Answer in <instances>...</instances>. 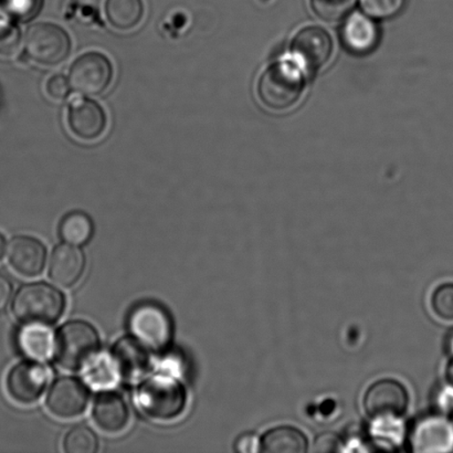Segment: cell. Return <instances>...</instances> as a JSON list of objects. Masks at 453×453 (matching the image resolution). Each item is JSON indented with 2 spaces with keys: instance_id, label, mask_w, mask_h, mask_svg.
Here are the masks:
<instances>
[{
  "instance_id": "8fae6325",
  "label": "cell",
  "mask_w": 453,
  "mask_h": 453,
  "mask_svg": "<svg viewBox=\"0 0 453 453\" xmlns=\"http://www.w3.org/2000/svg\"><path fill=\"white\" fill-rule=\"evenodd\" d=\"M291 50L302 68L314 73L330 60L333 44L330 35L317 26L306 27L293 39Z\"/></svg>"
},
{
  "instance_id": "9c48e42d",
  "label": "cell",
  "mask_w": 453,
  "mask_h": 453,
  "mask_svg": "<svg viewBox=\"0 0 453 453\" xmlns=\"http://www.w3.org/2000/svg\"><path fill=\"white\" fill-rule=\"evenodd\" d=\"M50 374L42 364L26 361L16 364L6 377L9 396L20 405H33L48 388Z\"/></svg>"
},
{
  "instance_id": "5b68a950",
  "label": "cell",
  "mask_w": 453,
  "mask_h": 453,
  "mask_svg": "<svg viewBox=\"0 0 453 453\" xmlns=\"http://www.w3.org/2000/svg\"><path fill=\"white\" fill-rule=\"evenodd\" d=\"M132 335L149 349L163 350L170 346L174 327L163 306L153 302L136 305L128 317Z\"/></svg>"
},
{
  "instance_id": "ffe728a7",
  "label": "cell",
  "mask_w": 453,
  "mask_h": 453,
  "mask_svg": "<svg viewBox=\"0 0 453 453\" xmlns=\"http://www.w3.org/2000/svg\"><path fill=\"white\" fill-rule=\"evenodd\" d=\"M106 19L119 30H131L140 24L144 16L142 0H106Z\"/></svg>"
},
{
  "instance_id": "603a6c76",
  "label": "cell",
  "mask_w": 453,
  "mask_h": 453,
  "mask_svg": "<svg viewBox=\"0 0 453 453\" xmlns=\"http://www.w3.org/2000/svg\"><path fill=\"white\" fill-rule=\"evenodd\" d=\"M84 370H86V380L88 385L95 388H112L119 379L111 357H96Z\"/></svg>"
},
{
  "instance_id": "e0dca14e",
  "label": "cell",
  "mask_w": 453,
  "mask_h": 453,
  "mask_svg": "<svg viewBox=\"0 0 453 453\" xmlns=\"http://www.w3.org/2000/svg\"><path fill=\"white\" fill-rule=\"evenodd\" d=\"M341 35L344 46L357 55L371 52L380 40L375 22L361 12H354L346 19Z\"/></svg>"
},
{
  "instance_id": "d4e9b609",
  "label": "cell",
  "mask_w": 453,
  "mask_h": 453,
  "mask_svg": "<svg viewBox=\"0 0 453 453\" xmlns=\"http://www.w3.org/2000/svg\"><path fill=\"white\" fill-rule=\"evenodd\" d=\"M43 4L44 0H0V8L12 19L26 22L39 15Z\"/></svg>"
},
{
  "instance_id": "277c9868",
  "label": "cell",
  "mask_w": 453,
  "mask_h": 453,
  "mask_svg": "<svg viewBox=\"0 0 453 453\" xmlns=\"http://www.w3.org/2000/svg\"><path fill=\"white\" fill-rule=\"evenodd\" d=\"M303 77L296 65L278 62L261 75L257 96L265 108L280 112L296 104L303 92Z\"/></svg>"
},
{
  "instance_id": "cb8c5ba5",
  "label": "cell",
  "mask_w": 453,
  "mask_h": 453,
  "mask_svg": "<svg viewBox=\"0 0 453 453\" xmlns=\"http://www.w3.org/2000/svg\"><path fill=\"white\" fill-rule=\"evenodd\" d=\"M99 449L96 434L87 426H75L65 434L64 451L66 453H96Z\"/></svg>"
},
{
  "instance_id": "30bf717a",
  "label": "cell",
  "mask_w": 453,
  "mask_h": 453,
  "mask_svg": "<svg viewBox=\"0 0 453 453\" xmlns=\"http://www.w3.org/2000/svg\"><path fill=\"white\" fill-rule=\"evenodd\" d=\"M90 401L87 386L73 377L57 380L49 390L46 405L60 419H73L86 411Z\"/></svg>"
},
{
  "instance_id": "52a82bcc",
  "label": "cell",
  "mask_w": 453,
  "mask_h": 453,
  "mask_svg": "<svg viewBox=\"0 0 453 453\" xmlns=\"http://www.w3.org/2000/svg\"><path fill=\"white\" fill-rule=\"evenodd\" d=\"M113 79V66L108 57L100 52H87L71 65L69 82L73 90L83 96L102 95Z\"/></svg>"
},
{
  "instance_id": "6da1fadb",
  "label": "cell",
  "mask_w": 453,
  "mask_h": 453,
  "mask_svg": "<svg viewBox=\"0 0 453 453\" xmlns=\"http://www.w3.org/2000/svg\"><path fill=\"white\" fill-rule=\"evenodd\" d=\"M136 401L146 417L165 423L184 414L188 406V393L184 385L174 377L157 375L140 385Z\"/></svg>"
},
{
  "instance_id": "d6a6232c",
  "label": "cell",
  "mask_w": 453,
  "mask_h": 453,
  "mask_svg": "<svg viewBox=\"0 0 453 453\" xmlns=\"http://www.w3.org/2000/svg\"><path fill=\"white\" fill-rule=\"evenodd\" d=\"M12 296V283L6 275L0 273V313L6 310Z\"/></svg>"
},
{
  "instance_id": "ac0fdd59",
  "label": "cell",
  "mask_w": 453,
  "mask_h": 453,
  "mask_svg": "<svg viewBox=\"0 0 453 453\" xmlns=\"http://www.w3.org/2000/svg\"><path fill=\"white\" fill-rule=\"evenodd\" d=\"M415 451H448L453 446V427L449 421L434 417L425 420L414 434Z\"/></svg>"
},
{
  "instance_id": "7a4b0ae2",
  "label": "cell",
  "mask_w": 453,
  "mask_h": 453,
  "mask_svg": "<svg viewBox=\"0 0 453 453\" xmlns=\"http://www.w3.org/2000/svg\"><path fill=\"white\" fill-rule=\"evenodd\" d=\"M100 336L90 323L74 319L64 324L55 339L56 361L66 371H81L96 357Z\"/></svg>"
},
{
  "instance_id": "9a60e30c",
  "label": "cell",
  "mask_w": 453,
  "mask_h": 453,
  "mask_svg": "<svg viewBox=\"0 0 453 453\" xmlns=\"http://www.w3.org/2000/svg\"><path fill=\"white\" fill-rule=\"evenodd\" d=\"M86 257L73 244H60L53 250L49 264V277L58 286L71 288L82 278Z\"/></svg>"
},
{
  "instance_id": "7c38bea8",
  "label": "cell",
  "mask_w": 453,
  "mask_h": 453,
  "mask_svg": "<svg viewBox=\"0 0 453 453\" xmlns=\"http://www.w3.org/2000/svg\"><path fill=\"white\" fill-rule=\"evenodd\" d=\"M111 358L119 372V379L137 380L142 379L150 367L149 349L134 336L121 337L113 345Z\"/></svg>"
},
{
  "instance_id": "f1b7e54d",
  "label": "cell",
  "mask_w": 453,
  "mask_h": 453,
  "mask_svg": "<svg viewBox=\"0 0 453 453\" xmlns=\"http://www.w3.org/2000/svg\"><path fill=\"white\" fill-rule=\"evenodd\" d=\"M406 0H361L363 11L377 19H386L401 12Z\"/></svg>"
},
{
  "instance_id": "2e32d148",
  "label": "cell",
  "mask_w": 453,
  "mask_h": 453,
  "mask_svg": "<svg viewBox=\"0 0 453 453\" xmlns=\"http://www.w3.org/2000/svg\"><path fill=\"white\" fill-rule=\"evenodd\" d=\"M92 417L97 427L104 432L119 434L130 423V410L119 394L104 393L97 396L93 405Z\"/></svg>"
},
{
  "instance_id": "f546056e",
  "label": "cell",
  "mask_w": 453,
  "mask_h": 453,
  "mask_svg": "<svg viewBox=\"0 0 453 453\" xmlns=\"http://www.w3.org/2000/svg\"><path fill=\"white\" fill-rule=\"evenodd\" d=\"M70 87L69 80L65 75H53L46 84L47 95L53 100H65L69 96Z\"/></svg>"
},
{
  "instance_id": "7402d4cb",
  "label": "cell",
  "mask_w": 453,
  "mask_h": 453,
  "mask_svg": "<svg viewBox=\"0 0 453 453\" xmlns=\"http://www.w3.org/2000/svg\"><path fill=\"white\" fill-rule=\"evenodd\" d=\"M95 226L91 217L83 211H71L61 219L59 234L62 240L73 246L90 242Z\"/></svg>"
},
{
  "instance_id": "484cf974",
  "label": "cell",
  "mask_w": 453,
  "mask_h": 453,
  "mask_svg": "<svg viewBox=\"0 0 453 453\" xmlns=\"http://www.w3.org/2000/svg\"><path fill=\"white\" fill-rule=\"evenodd\" d=\"M313 12L326 21H336L348 15L355 0H311Z\"/></svg>"
},
{
  "instance_id": "1f68e13d",
  "label": "cell",
  "mask_w": 453,
  "mask_h": 453,
  "mask_svg": "<svg viewBox=\"0 0 453 453\" xmlns=\"http://www.w3.org/2000/svg\"><path fill=\"white\" fill-rule=\"evenodd\" d=\"M234 450L237 452H257L259 451V441L256 434H242L234 442Z\"/></svg>"
},
{
  "instance_id": "44dd1931",
  "label": "cell",
  "mask_w": 453,
  "mask_h": 453,
  "mask_svg": "<svg viewBox=\"0 0 453 453\" xmlns=\"http://www.w3.org/2000/svg\"><path fill=\"white\" fill-rule=\"evenodd\" d=\"M18 344L27 357L44 359L52 354L55 340L43 326H27L18 335Z\"/></svg>"
},
{
  "instance_id": "8992f818",
  "label": "cell",
  "mask_w": 453,
  "mask_h": 453,
  "mask_svg": "<svg viewBox=\"0 0 453 453\" xmlns=\"http://www.w3.org/2000/svg\"><path fill=\"white\" fill-rule=\"evenodd\" d=\"M27 55L44 65H58L68 58L71 51L70 35L60 26L39 22L27 30Z\"/></svg>"
},
{
  "instance_id": "5bb4252c",
  "label": "cell",
  "mask_w": 453,
  "mask_h": 453,
  "mask_svg": "<svg viewBox=\"0 0 453 453\" xmlns=\"http://www.w3.org/2000/svg\"><path fill=\"white\" fill-rule=\"evenodd\" d=\"M68 126L74 136L83 141H96L106 130L108 118L104 108L93 100H81L70 105Z\"/></svg>"
},
{
  "instance_id": "ba28073f",
  "label": "cell",
  "mask_w": 453,
  "mask_h": 453,
  "mask_svg": "<svg viewBox=\"0 0 453 453\" xmlns=\"http://www.w3.org/2000/svg\"><path fill=\"white\" fill-rule=\"evenodd\" d=\"M363 405L372 418H399L410 406V394L401 381L384 379L368 388Z\"/></svg>"
},
{
  "instance_id": "d6986e66",
  "label": "cell",
  "mask_w": 453,
  "mask_h": 453,
  "mask_svg": "<svg viewBox=\"0 0 453 453\" xmlns=\"http://www.w3.org/2000/svg\"><path fill=\"white\" fill-rule=\"evenodd\" d=\"M308 450V438L303 432L292 426L269 429L259 441V452L305 453Z\"/></svg>"
},
{
  "instance_id": "4fadbf2b",
  "label": "cell",
  "mask_w": 453,
  "mask_h": 453,
  "mask_svg": "<svg viewBox=\"0 0 453 453\" xmlns=\"http://www.w3.org/2000/svg\"><path fill=\"white\" fill-rule=\"evenodd\" d=\"M8 261L17 273L27 278L38 277L47 262V249L30 235H18L8 247Z\"/></svg>"
},
{
  "instance_id": "4316f807",
  "label": "cell",
  "mask_w": 453,
  "mask_h": 453,
  "mask_svg": "<svg viewBox=\"0 0 453 453\" xmlns=\"http://www.w3.org/2000/svg\"><path fill=\"white\" fill-rule=\"evenodd\" d=\"M432 308L434 314L443 321H453V283L441 284L434 291L432 296Z\"/></svg>"
},
{
  "instance_id": "4dcf8cb0",
  "label": "cell",
  "mask_w": 453,
  "mask_h": 453,
  "mask_svg": "<svg viewBox=\"0 0 453 453\" xmlns=\"http://www.w3.org/2000/svg\"><path fill=\"white\" fill-rule=\"evenodd\" d=\"M341 449V441L336 434H323L315 439L313 443L314 452H336Z\"/></svg>"
},
{
  "instance_id": "83f0119b",
  "label": "cell",
  "mask_w": 453,
  "mask_h": 453,
  "mask_svg": "<svg viewBox=\"0 0 453 453\" xmlns=\"http://www.w3.org/2000/svg\"><path fill=\"white\" fill-rule=\"evenodd\" d=\"M20 30L11 21L0 18V57L12 58L19 50Z\"/></svg>"
},
{
  "instance_id": "836d02e7",
  "label": "cell",
  "mask_w": 453,
  "mask_h": 453,
  "mask_svg": "<svg viewBox=\"0 0 453 453\" xmlns=\"http://www.w3.org/2000/svg\"><path fill=\"white\" fill-rule=\"evenodd\" d=\"M7 243L6 239H4V234L0 233V260L3 259L4 256V252H6Z\"/></svg>"
},
{
  "instance_id": "3957f363",
  "label": "cell",
  "mask_w": 453,
  "mask_h": 453,
  "mask_svg": "<svg viewBox=\"0 0 453 453\" xmlns=\"http://www.w3.org/2000/svg\"><path fill=\"white\" fill-rule=\"evenodd\" d=\"M65 299L62 292L50 284H26L17 292L12 312L26 326H52L64 314Z\"/></svg>"
},
{
  "instance_id": "e575fe53",
  "label": "cell",
  "mask_w": 453,
  "mask_h": 453,
  "mask_svg": "<svg viewBox=\"0 0 453 453\" xmlns=\"http://www.w3.org/2000/svg\"><path fill=\"white\" fill-rule=\"evenodd\" d=\"M446 376H447L448 381H449V384L453 388V358L451 359L449 365H448V367H447Z\"/></svg>"
}]
</instances>
